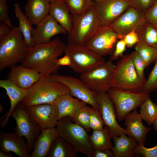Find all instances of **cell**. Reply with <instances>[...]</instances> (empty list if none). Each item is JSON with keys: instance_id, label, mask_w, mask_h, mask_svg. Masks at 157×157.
Here are the masks:
<instances>
[{"instance_id": "obj_19", "label": "cell", "mask_w": 157, "mask_h": 157, "mask_svg": "<svg viewBox=\"0 0 157 157\" xmlns=\"http://www.w3.org/2000/svg\"><path fill=\"white\" fill-rule=\"evenodd\" d=\"M20 88L28 90L41 77L37 71L28 68L21 65L11 67L7 76Z\"/></svg>"}, {"instance_id": "obj_48", "label": "cell", "mask_w": 157, "mask_h": 157, "mask_svg": "<svg viewBox=\"0 0 157 157\" xmlns=\"http://www.w3.org/2000/svg\"><path fill=\"white\" fill-rule=\"evenodd\" d=\"M152 124L153 125L154 128L155 130L156 133H157V117L153 122Z\"/></svg>"}, {"instance_id": "obj_12", "label": "cell", "mask_w": 157, "mask_h": 157, "mask_svg": "<svg viewBox=\"0 0 157 157\" xmlns=\"http://www.w3.org/2000/svg\"><path fill=\"white\" fill-rule=\"evenodd\" d=\"M131 6L130 0H99L93 9L102 25L108 26Z\"/></svg>"}, {"instance_id": "obj_34", "label": "cell", "mask_w": 157, "mask_h": 157, "mask_svg": "<svg viewBox=\"0 0 157 157\" xmlns=\"http://www.w3.org/2000/svg\"><path fill=\"white\" fill-rule=\"evenodd\" d=\"M72 15L81 13L93 8L92 0H64Z\"/></svg>"}, {"instance_id": "obj_24", "label": "cell", "mask_w": 157, "mask_h": 157, "mask_svg": "<svg viewBox=\"0 0 157 157\" xmlns=\"http://www.w3.org/2000/svg\"><path fill=\"white\" fill-rule=\"evenodd\" d=\"M49 7L46 0H27L25 15L32 25H36L49 14Z\"/></svg>"}, {"instance_id": "obj_47", "label": "cell", "mask_w": 157, "mask_h": 157, "mask_svg": "<svg viewBox=\"0 0 157 157\" xmlns=\"http://www.w3.org/2000/svg\"><path fill=\"white\" fill-rule=\"evenodd\" d=\"M0 157H14L13 155L10 154L3 152L0 150Z\"/></svg>"}, {"instance_id": "obj_8", "label": "cell", "mask_w": 157, "mask_h": 157, "mask_svg": "<svg viewBox=\"0 0 157 157\" xmlns=\"http://www.w3.org/2000/svg\"><path fill=\"white\" fill-rule=\"evenodd\" d=\"M108 92L115 106L119 121L124 120L149 96V93L144 91L125 90L113 88H110Z\"/></svg>"}, {"instance_id": "obj_39", "label": "cell", "mask_w": 157, "mask_h": 157, "mask_svg": "<svg viewBox=\"0 0 157 157\" xmlns=\"http://www.w3.org/2000/svg\"><path fill=\"white\" fill-rule=\"evenodd\" d=\"M131 6L145 13L155 3L156 0H130Z\"/></svg>"}, {"instance_id": "obj_4", "label": "cell", "mask_w": 157, "mask_h": 157, "mask_svg": "<svg viewBox=\"0 0 157 157\" xmlns=\"http://www.w3.org/2000/svg\"><path fill=\"white\" fill-rule=\"evenodd\" d=\"M56 129L58 136L70 144L77 152L93 157L94 150L90 135L83 127L74 122L69 117L58 120Z\"/></svg>"}, {"instance_id": "obj_40", "label": "cell", "mask_w": 157, "mask_h": 157, "mask_svg": "<svg viewBox=\"0 0 157 157\" xmlns=\"http://www.w3.org/2000/svg\"><path fill=\"white\" fill-rule=\"evenodd\" d=\"M0 21L11 28L13 27L9 17L7 0H0Z\"/></svg>"}, {"instance_id": "obj_14", "label": "cell", "mask_w": 157, "mask_h": 157, "mask_svg": "<svg viewBox=\"0 0 157 157\" xmlns=\"http://www.w3.org/2000/svg\"><path fill=\"white\" fill-rule=\"evenodd\" d=\"M52 80L62 83L69 90L72 96L88 104L92 107L99 109L94 99V92L91 90L80 78L69 75L56 74L50 75Z\"/></svg>"}, {"instance_id": "obj_41", "label": "cell", "mask_w": 157, "mask_h": 157, "mask_svg": "<svg viewBox=\"0 0 157 157\" xmlns=\"http://www.w3.org/2000/svg\"><path fill=\"white\" fill-rule=\"evenodd\" d=\"M126 45L128 48H131L139 42L138 33L135 30H133L125 35L123 38Z\"/></svg>"}, {"instance_id": "obj_44", "label": "cell", "mask_w": 157, "mask_h": 157, "mask_svg": "<svg viewBox=\"0 0 157 157\" xmlns=\"http://www.w3.org/2000/svg\"><path fill=\"white\" fill-rule=\"evenodd\" d=\"M94 151L93 157H114L113 153L110 149Z\"/></svg>"}, {"instance_id": "obj_35", "label": "cell", "mask_w": 157, "mask_h": 157, "mask_svg": "<svg viewBox=\"0 0 157 157\" xmlns=\"http://www.w3.org/2000/svg\"><path fill=\"white\" fill-rule=\"evenodd\" d=\"M89 125L90 129L93 130H101L104 128V123L99 109L92 107Z\"/></svg>"}, {"instance_id": "obj_27", "label": "cell", "mask_w": 157, "mask_h": 157, "mask_svg": "<svg viewBox=\"0 0 157 157\" xmlns=\"http://www.w3.org/2000/svg\"><path fill=\"white\" fill-rule=\"evenodd\" d=\"M14 6L15 16L19 21L18 27L23 35L26 46L28 48H31L35 45L32 36L34 28L28 18L22 10L19 5L16 3Z\"/></svg>"}, {"instance_id": "obj_21", "label": "cell", "mask_w": 157, "mask_h": 157, "mask_svg": "<svg viewBox=\"0 0 157 157\" xmlns=\"http://www.w3.org/2000/svg\"><path fill=\"white\" fill-rule=\"evenodd\" d=\"M124 119L129 136L135 138L138 143L144 145L147 134L151 129L143 125L140 114L134 110L127 115Z\"/></svg>"}, {"instance_id": "obj_31", "label": "cell", "mask_w": 157, "mask_h": 157, "mask_svg": "<svg viewBox=\"0 0 157 157\" xmlns=\"http://www.w3.org/2000/svg\"><path fill=\"white\" fill-rule=\"evenodd\" d=\"M140 107V114L142 120H144L148 125L152 124L157 117V104L153 102L149 96Z\"/></svg>"}, {"instance_id": "obj_3", "label": "cell", "mask_w": 157, "mask_h": 157, "mask_svg": "<svg viewBox=\"0 0 157 157\" xmlns=\"http://www.w3.org/2000/svg\"><path fill=\"white\" fill-rule=\"evenodd\" d=\"M28 48L18 27L12 28L0 40V71L22 63L26 56Z\"/></svg>"}, {"instance_id": "obj_11", "label": "cell", "mask_w": 157, "mask_h": 157, "mask_svg": "<svg viewBox=\"0 0 157 157\" xmlns=\"http://www.w3.org/2000/svg\"><path fill=\"white\" fill-rule=\"evenodd\" d=\"M94 97L101 111L104 125L109 130L112 139L123 133L129 136L126 129L121 127L117 121L115 107L108 92L95 93Z\"/></svg>"}, {"instance_id": "obj_43", "label": "cell", "mask_w": 157, "mask_h": 157, "mask_svg": "<svg viewBox=\"0 0 157 157\" xmlns=\"http://www.w3.org/2000/svg\"><path fill=\"white\" fill-rule=\"evenodd\" d=\"M145 14L147 22L153 24L157 23V0Z\"/></svg>"}, {"instance_id": "obj_23", "label": "cell", "mask_w": 157, "mask_h": 157, "mask_svg": "<svg viewBox=\"0 0 157 157\" xmlns=\"http://www.w3.org/2000/svg\"><path fill=\"white\" fill-rule=\"evenodd\" d=\"M34 144L30 157H46L54 141L58 136L55 127L41 131Z\"/></svg>"}, {"instance_id": "obj_26", "label": "cell", "mask_w": 157, "mask_h": 157, "mask_svg": "<svg viewBox=\"0 0 157 157\" xmlns=\"http://www.w3.org/2000/svg\"><path fill=\"white\" fill-rule=\"evenodd\" d=\"M58 112V120L62 118L70 117L78 108L87 104L76 98H74L69 93L58 98L55 102Z\"/></svg>"}, {"instance_id": "obj_13", "label": "cell", "mask_w": 157, "mask_h": 157, "mask_svg": "<svg viewBox=\"0 0 157 157\" xmlns=\"http://www.w3.org/2000/svg\"><path fill=\"white\" fill-rule=\"evenodd\" d=\"M119 40L117 34L110 25L102 26L86 45L102 56H111Z\"/></svg>"}, {"instance_id": "obj_45", "label": "cell", "mask_w": 157, "mask_h": 157, "mask_svg": "<svg viewBox=\"0 0 157 157\" xmlns=\"http://www.w3.org/2000/svg\"><path fill=\"white\" fill-rule=\"evenodd\" d=\"M57 64L60 66H67L69 67L72 64L71 59L67 55L65 54L63 57L58 58L56 61Z\"/></svg>"}, {"instance_id": "obj_29", "label": "cell", "mask_w": 157, "mask_h": 157, "mask_svg": "<svg viewBox=\"0 0 157 157\" xmlns=\"http://www.w3.org/2000/svg\"><path fill=\"white\" fill-rule=\"evenodd\" d=\"M111 139L109 130L105 126L102 129L93 130L92 134L90 135L91 142L94 150L111 149L113 147Z\"/></svg>"}, {"instance_id": "obj_17", "label": "cell", "mask_w": 157, "mask_h": 157, "mask_svg": "<svg viewBox=\"0 0 157 157\" xmlns=\"http://www.w3.org/2000/svg\"><path fill=\"white\" fill-rule=\"evenodd\" d=\"M36 26L32 33L35 45L49 42L57 35L68 34L66 30L49 14Z\"/></svg>"}, {"instance_id": "obj_18", "label": "cell", "mask_w": 157, "mask_h": 157, "mask_svg": "<svg viewBox=\"0 0 157 157\" xmlns=\"http://www.w3.org/2000/svg\"><path fill=\"white\" fill-rule=\"evenodd\" d=\"M25 138L15 133L0 132V150L6 153L13 152L19 157H30L28 146Z\"/></svg>"}, {"instance_id": "obj_1", "label": "cell", "mask_w": 157, "mask_h": 157, "mask_svg": "<svg viewBox=\"0 0 157 157\" xmlns=\"http://www.w3.org/2000/svg\"><path fill=\"white\" fill-rule=\"evenodd\" d=\"M66 45L58 38L49 42L35 45L28 48L22 66L38 71L42 76L56 74L60 66L56 63L64 53Z\"/></svg>"}, {"instance_id": "obj_49", "label": "cell", "mask_w": 157, "mask_h": 157, "mask_svg": "<svg viewBox=\"0 0 157 157\" xmlns=\"http://www.w3.org/2000/svg\"><path fill=\"white\" fill-rule=\"evenodd\" d=\"M154 25L155 26L156 28H157V23H155L154 24Z\"/></svg>"}, {"instance_id": "obj_51", "label": "cell", "mask_w": 157, "mask_h": 157, "mask_svg": "<svg viewBox=\"0 0 157 157\" xmlns=\"http://www.w3.org/2000/svg\"><path fill=\"white\" fill-rule=\"evenodd\" d=\"M156 103L157 104V98L156 99Z\"/></svg>"}, {"instance_id": "obj_16", "label": "cell", "mask_w": 157, "mask_h": 157, "mask_svg": "<svg viewBox=\"0 0 157 157\" xmlns=\"http://www.w3.org/2000/svg\"><path fill=\"white\" fill-rule=\"evenodd\" d=\"M26 106L31 119L40 126L41 131L56 126L58 121V112L55 104Z\"/></svg>"}, {"instance_id": "obj_25", "label": "cell", "mask_w": 157, "mask_h": 157, "mask_svg": "<svg viewBox=\"0 0 157 157\" xmlns=\"http://www.w3.org/2000/svg\"><path fill=\"white\" fill-rule=\"evenodd\" d=\"M126 133L113 137L115 145L111 149L114 157H130L134 154V149L138 144L132 137H128Z\"/></svg>"}, {"instance_id": "obj_7", "label": "cell", "mask_w": 157, "mask_h": 157, "mask_svg": "<svg viewBox=\"0 0 157 157\" xmlns=\"http://www.w3.org/2000/svg\"><path fill=\"white\" fill-rule=\"evenodd\" d=\"M72 60L69 67L75 72L81 74L96 67L104 62L105 59L86 45L67 44L64 53Z\"/></svg>"}, {"instance_id": "obj_46", "label": "cell", "mask_w": 157, "mask_h": 157, "mask_svg": "<svg viewBox=\"0 0 157 157\" xmlns=\"http://www.w3.org/2000/svg\"><path fill=\"white\" fill-rule=\"evenodd\" d=\"M6 24L1 22L0 23V40L4 38L9 33L11 29Z\"/></svg>"}, {"instance_id": "obj_22", "label": "cell", "mask_w": 157, "mask_h": 157, "mask_svg": "<svg viewBox=\"0 0 157 157\" xmlns=\"http://www.w3.org/2000/svg\"><path fill=\"white\" fill-rule=\"evenodd\" d=\"M49 14L69 33L72 26V14L64 0H52L50 3Z\"/></svg>"}, {"instance_id": "obj_42", "label": "cell", "mask_w": 157, "mask_h": 157, "mask_svg": "<svg viewBox=\"0 0 157 157\" xmlns=\"http://www.w3.org/2000/svg\"><path fill=\"white\" fill-rule=\"evenodd\" d=\"M126 47V44L123 38L119 40L116 43L114 51L110 59L113 61L118 59L119 57H122Z\"/></svg>"}, {"instance_id": "obj_20", "label": "cell", "mask_w": 157, "mask_h": 157, "mask_svg": "<svg viewBox=\"0 0 157 157\" xmlns=\"http://www.w3.org/2000/svg\"><path fill=\"white\" fill-rule=\"evenodd\" d=\"M0 87L5 89L10 101V108L8 112L1 117V126L4 127L7 124L11 114L17 106L26 96L28 90L22 89L10 79H1Z\"/></svg>"}, {"instance_id": "obj_5", "label": "cell", "mask_w": 157, "mask_h": 157, "mask_svg": "<svg viewBox=\"0 0 157 157\" xmlns=\"http://www.w3.org/2000/svg\"><path fill=\"white\" fill-rule=\"evenodd\" d=\"M72 15V26L68 34V44L86 45L102 25L93 8Z\"/></svg>"}, {"instance_id": "obj_33", "label": "cell", "mask_w": 157, "mask_h": 157, "mask_svg": "<svg viewBox=\"0 0 157 157\" xmlns=\"http://www.w3.org/2000/svg\"><path fill=\"white\" fill-rule=\"evenodd\" d=\"M135 48L144 61L146 67L157 60V49L140 42Z\"/></svg>"}, {"instance_id": "obj_15", "label": "cell", "mask_w": 157, "mask_h": 157, "mask_svg": "<svg viewBox=\"0 0 157 157\" xmlns=\"http://www.w3.org/2000/svg\"><path fill=\"white\" fill-rule=\"evenodd\" d=\"M147 21L144 13L131 6L110 25L120 40L133 30L136 31Z\"/></svg>"}, {"instance_id": "obj_28", "label": "cell", "mask_w": 157, "mask_h": 157, "mask_svg": "<svg viewBox=\"0 0 157 157\" xmlns=\"http://www.w3.org/2000/svg\"><path fill=\"white\" fill-rule=\"evenodd\" d=\"M77 153L70 144L58 136L53 142L47 157H75Z\"/></svg>"}, {"instance_id": "obj_10", "label": "cell", "mask_w": 157, "mask_h": 157, "mask_svg": "<svg viewBox=\"0 0 157 157\" xmlns=\"http://www.w3.org/2000/svg\"><path fill=\"white\" fill-rule=\"evenodd\" d=\"M116 67L110 59L86 72L80 74L79 78L95 93L108 92L110 81Z\"/></svg>"}, {"instance_id": "obj_30", "label": "cell", "mask_w": 157, "mask_h": 157, "mask_svg": "<svg viewBox=\"0 0 157 157\" xmlns=\"http://www.w3.org/2000/svg\"><path fill=\"white\" fill-rule=\"evenodd\" d=\"M139 42L157 49V28L147 21L137 29Z\"/></svg>"}, {"instance_id": "obj_9", "label": "cell", "mask_w": 157, "mask_h": 157, "mask_svg": "<svg viewBox=\"0 0 157 157\" xmlns=\"http://www.w3.org/2000/svg\"><path fill=\"white\" fill-rule=\"evenodd\" d=\"M16 123L14 133L27 140L29 154L41 131L40 126L34 122L29 115L27 106L21 102L19 103L11 114Z\"/></svg>"}, {"instance_id": "obj_6", "label": "cell", "mask_w": 157, "mask_h": 157, "mask_svg": "<svg viewBox=\"0 0 157 157\" xmlns=\"http://www.w3.org/2000/svg\"><path fill=\"white\" fill-rule=\"evenodd\" d=\"M146 80L138 75L130 54L123 56L117 63L110 86L125 90L143 91Z\"/></svg>"}, {"instance_id": "obj_32", "label": "cell", "mask_w": 157, "mask_h": 157, "mask_svg": "<svg viewBox=\"0 0 157 157\" xmlns=\"http://www.w3.org/2000/svg\"><path fill=\"white\" fill-rule=\"evenodd\" d=\"M91 108L87 105L83 106L76 110L70 117L74 122L83 127L87 131L90 129L89 124Z\"/></svg>"}, {"instance_id": "obj_2", "label": "cell", "mask_w": 157, "mask_h": 157, "mask_svg": "<svg viewBox=\"0 0 157 157\" xmlns=\"http://www.w3.org/2000/svg\"><path fill=\"white\" fill-rule=\"evenodd\" d=\"M69 93L63 83L51 79L50 76H42L29 89L25 98L21 102L26 106L41 104H55L59 98Z\"/></svg>"}, {"instance_id": "obj_38", "label": "cell", "mask_w": 157, "mask_h": 157, "mask_svg": "<svg viewBox=\"0 0 157 157\" xmlns=\"http://www.w3.org/2000/svg\"><path fill=\"white\" fill-rule=\"evenodd\" d=\"M134 153L140 154L145 157H157V144L153 147L147 148L144 147L143 144L138 143Z\"/></svg>"}, {"instance_id": "obj_37", "label": "cell", "mask_w": 157, "mask_h": 157, "mask_svg": "<svg viewBox=\"0 0 157 157\" xmlns=\"http://www.w3.org/2000/svg\"><path fill=\"white\" fill-rule=\"evenodd\" d=\"M130 54L138 75L142 78H145L144 70L147 67L144 61L136 51L133 52Z\"/></svg>"}, {"instance_id": "obj_50", "label": "cell", "mask_w": 157, "mask_h": 157, "mask_svg": "<svg viewBox=\"0 0 157 157\" xmlns=\"http://www.w3.org/2000/svg\"><path fill=\"white\" fill-rule=\"evenodd\" d=\"M48 2L50 3L51 2L52 0H46Z\"/></svg>"}, {"instance_id": "obj_52", "label": "cell", "mask_w": 157, "mask_h": 157, "mask_svg": "<svg viewBox=\"0 0 157 157\" xmlns=\"http://www.w3.org/2000/svg\"><path fill=\"white\" fill-rule=\"evenodd\" d=\"M96 1H98V0H95Z\"/></svg>"}, {"instance_id": "obj_36", "label": "cell", "mask_w": 157, "mask_h": 157, "mask_svg": "<svg viewBox=\"0 0 157 157\" xmlns=\"http://www.w3.org/2000/svg\"><path fill=\"white\" fill-rule=\"evenodd\" d=\"M147 79L143 90L149 93L157 90V60Z\"/></svg>"}]
</instances>
